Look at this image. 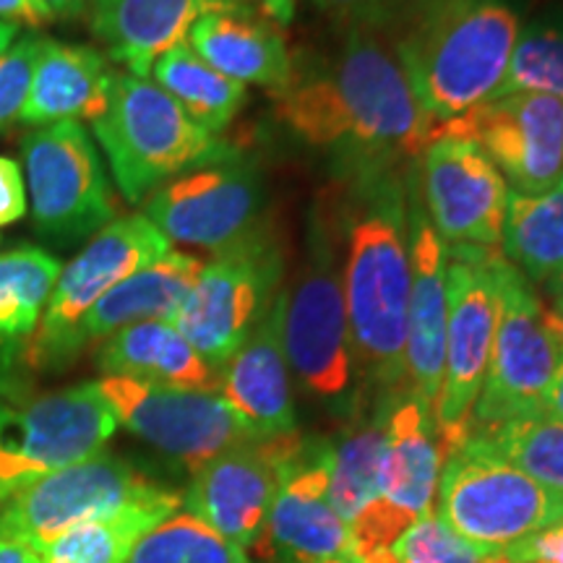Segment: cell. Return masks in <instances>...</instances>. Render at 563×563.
<instances>
[{
    "label": "cell",
    "instance_id": "obj_43",
    "mask_svg": "<svg viewBox=\"0 0 563 563\" xmlns=\"http://www.w3.org/2000/svg\"><path fill=\"white\" fill-rule=\"evenodd\" d=\"M0 563H40V553L19 540L0 538Z\"/></svg>",
    "mask_w": 563,
    "mask_h": 563
},
{
    "label": "cell",
    "instance_id": "obj_3",
    "mask_svg": "<svg viewBox=\"0 0 563 563\" xmlns=\"http://www.w3.org/2000/svg\"><path fill=\"white\" fill-rule=\"evenodd\" d=\"M511 0H410L391 26V47L433 123L501 95L517 45Z\"/></svg>",
    "mask_w": 563,
    "mask_h": 563
},
{
    "label": "cell",
    "instance_id": "obj_46",
    "mask_svg": "<svg viewBox=\"0 0 563 563\" xmlns=\"http://www.w3.org/2000/svg\"><path fill=\"white\" fill-rule=\"evenodd\" d=\"M543 412H548V415H553V418L563 420V361H561V365H559V373H555L551 389H548Z\"/></svg>",
    "mask_w": 563,
    "mask_h": 563
},
{
    "label": "cell",
    "instance_id": "obj_36",
    "mask_svg": "<svg viewBox=\"0 0 563 563\" xmlns=\"http://www.w3.org/2000/svg\"><path fill=\"white\" fill-rule=\"evenodd\" d=\"M399 563H483L485 553L449 530L433 511L422 514L391 548Z\"/></svg>",
    "mask_w": 563,
    "mask_h": 563
},
{
    "label": "cell",
    "instance_id": "obj_33",
    "mask_svg": "<svg viewBox=\"0 0 563 563\" xmlns=\"http://www.w3.org/2000/svg\"><path fill=\"white\" fill-rule=\"evenodd\" d=\"M470 435L522 470L534 483L563 496V420L534 412L506 420L488 431H470Z\"/></svg>",
    "mask_w": 563,
    "mask_h": 563
},
{
    "label": "cell",
    "instance_id": "obj_44",
    "mask_svg": "<svg viewBox=\"0 0 563 563\" xmlns=\"http://www.w3.org/2000/svg\"><path fill=\"white\" fill-rule=\"evenodd\" d=\"M55 19H79L89 11L91 0H45Z\"/></svg>",
    "mask_w": 563,
    "mask_h": 563
},
{
    "label": "cell",
    "instance_id": "obj_37",
    "mask_svg": "<svg viewBox=\"0 0 563 563\" xmlns=\"http://www.w3.org/2000/svg\"><path fill=\"white\" fill-rule=\"evenodd\" d=\"M415 514L405 511L402 506L386 501L384 496L365 504L355 517L350 519V553L355 559H368L376 551L394 548L402 534L415 525Z\"/></svg>",
    "mask_w": 563,
    "mask_h": 563
},
{
    "label": "cell",
    "instance_id": "obj_26",
    "mask_svg": "<svg viewBox=\"0 0 563 563\" xmlns=\"http://www.w3.org/2000/svg\"><path fill=\"white\" fill-rule=\"evenodd\" d=\"M441 475V446L433 412L412 394H399L389 410V443L382 470V496L422 517L433 511Z\"/></svg>",
    "mask_w": 563,
    "mask_h": 563
},
{
    "label": "cell",
    "instance_id": "obj_49",
    "mask_svg": "<svg viewBox=\"0 0 563 563\" xmlns=\"http://www.w3.org/2000/svg\"><path fill=\"white\" fill-rule=\"evenodd\" d=\"M545 287H548V290H551L553 300H563V269H561L559 274H555L553 279H548Z\"/></svg>",
    "mask_w": 563,
    "mask_h": 563
},
{
    "label": "cell",
    "instance_id": "obj_1",
    "mask_svg": "<svg viewBox=\"0 0 563 563\" xmlns=\"http://www.w3.org/2000/svg\"><path fill=\"white\" fill-rule=\"evenodd\" d=\"M274 97L279 121L344 175L405 167L435 133L384 32L344 30L332 55L295 66Z\"/></svg>",
    "mask_w": 563,
    "mask_h": 563
},
{
    "label": "cell",
    "instance_id": "obj_48",
    "mask_svg": "<svg viewBox=\"0 0 563 563\" xmlns=\"http://www.w3.org/2000/svg\"><path fill=\"white\" fill-rule=\"evenodd\" d=\"M363 563H399L397 555L391 553V548H384V551H376L368 559H363Z\"/></svg>",
    "mask_w": 563,
    "mask_h": 563
},
{
    "label": "cell",
    "instance_id": "obj_5",
    "mask_svg": "<svg viewBox=\"0 0 563 563\" xmlns=\"http://www.w3.org/2000/svg\"><path fill=\"white\" fill-rule=\"evenodd\" d=\"M342 222L334 199H321L311 211L306 253L292 285L285 287L282 342L290 373L302 389L327 402H342L352 386L347 302L342 279Z\"/></svg>",
    "mask_w": 563,
    "mask_h": 563
},
{
    "label": "cell",
    "instance_id": "obj_10",
    "mask_svg": "<svg viewBox=\"0 0 563 563\" xmlns=\"http://www.w3.org/2000/svg\"><path fill=\"white\" fill-rule=\"evenodd\" d=\"M32 220L42 235L60 245L95 238L118 220L95 141L79 121L42 125L21 141Z\"/></svg>",
    "mask_w": 563,
    "mask_h": 563
},
{
    "label": "cell",
    "instance_id": "obj_16",
    "mask_svg": "<svg viewBox=\"0 0 563 563\" xmlns=\"http://www.w3.org/2000/svg\"><path fill=\"white\" fill-rule=\"evenodd\" d=\"M264 209V178L256 162L230 159L178 175L144 201L141 214L167 241L224 251L258 228Z\"/></svg>",
    "mask_w": 563,
    "mask_h": 563
},
{
    "label": "cell",
    "instance_id": "obj_29",
    "mask_svg": "<svg viewBox=\"0 0 563 563\" xmlns=\"http://www.w3.org/2000/svg\"><path fill=\"white\" fill-rule=\"evenodd\" d=\"M498 249L530 282H548L563 269V178L543 194H509Z\"/></svg>",
    "mask_w": 563,
    "mask_h": 563
},
{
    "label": "cell",
    "instance_id": "obj_34",
    "mask_svg": "<svg viewBox=\"0 0 563 563\" xmlns=\"http://www.w3.org/2000/svg\"><path fill=\"white\" fill-rule=\"evenodd\" d=\"M511 91H534L563 102V9L540 13L519 30L501 95Z\"/></svg>",
    "mask_w": 563,
    "mask_h": 563
},
{
    "label": "cell",
    "instance_id": "obj_2",
    "mask_svg": "<svg viewBox=\"0 0 563 563\" xmlns=\"http://www.w3.org/2000/svg\"><path fill=\"white\" fill-rule=\"evenodd\" d=\"M336 196L342 222V279L352 361L382 397L407 391V308H410V194L402 167L344 175Z\"/></svg>",
    "mask_w": 563,
    "mask_h": 563
},
{
    "label": "cell",
    "instance_id": "obj_47",
    "mask_svg": "<svg viewBox=\"0 0 563 563\" xmlns=\"http://www.w3.org/2000/svg\"><path fill=\"white\" fill-rule=\"evenodd\" d=\"M16 34H19V26L0 21V55H3L13 45V42H16Z\"/></svg>",
    "mask_w": 563,
    "mask_h": 563
},
{
    "label": "cell",
    "instance_id": "obj_24",
    "mask_svg": "<svg viewBox=\"0 0 563 563\" xmlns=\"http://www.w3.org/2000/svg\"><path fill=\"white\" fill-rule=\"evenodd\" d=\"M112 74L108 58L95 47L42 37L32 89L19 121L37 129L76 118L95 123L108 110Z\"/></svg>",
    "mask_w": 563,
    "mask_h": 563
},
{
    "label": "cell",
    "instance_id": "obj_32",
    "mask_svg": "<svg viewBox=\"0 0 563 563\" xmlns=\"http://www.w3.org/2000/svg\"><path fill=\"white\" fill-rule=\"evenodd\" d=\"M60 262L42 249L0 253V347L32 336L58 285Z\"/></svg>",
    "mask_w": 563,
    "mask_h": 563
},
{
    "label": "cell",
    "instance_id": "obj_20",
    "mask_svg": "<svg viewBox=\"0 0 563 563\" xmlns=\"http://www.w3.org/2000/svg\"><path fill=\"white\" fill-rule=\"evenodd\" d=\"M285 287L241 350L222 365L220 394L258 439L295 431L290 365L282 342Z\"/></svg>",
    "mask_w": 563,
    "mask_h": 563
},
{
    "label": "cell",
    "instance_id": "obj_41",
    "mask_svg": "<svg viewBox=\"0 0 563 563\" xmlns=\"http://www.w3.org/2000/svg\"><path fill=\"white\" fill-rule=\"evenodd\" d=\"M514 555L527 561H545V563H563V519L553 525L551 530L534 534L525 543L509 548Z\"/></svg>",
    "mask_w": 563,
    "mask_h": 563
},
{
    "label": "cell",
    "instance_id": "obj_18",
    "mask_svg": "<svg viewBox=\"0 0 563 563\" xmlns=\"http://www.w3.org/2000/svg\"><path fill=\"white\" fill-rule=\"evenodd\" d=\"M418 196L446 249H498L511 188L475 144L435 136L420 157Z\"/></svg>",
    "mask_w": 563,
    "mask_h": 563
},
{
    "label": "cell",
    "instance_id": "obj_9",
    "mask_svg": "<svg viewBox=\"0 0 563 563\" xmlns=\"http://www.w3.org/2000/svg\"><path fill=\"white\" fill-rule=\"evenodd\" d=\"M498 321L488 376L470 412V431L543 412L563 361V342L543 298L517 266L498 256Z\"/></svg>",
    "mask_w": 563,
    "mask_h": 563
},
{
    "label": "cell",
    "instance_id": "obj_50",
    "mask_svg": "<svg viewBox=\"0 0 563 563\" xmlns=\"http://www.w3.org/2000/svg\"><path fill=\"white\" fill-rule=\"evenodd\" d=\"M551 316H553V323H555V332H559L561 342H563V300H555L553 302Z\"/></svg>",
    "mask_w": 563,
    "mask_h": 563
},
{
    "label": "cell",
    "instance_id": "obj_17",
    "mask_svg": "<svg viewBox=\"0 0 563 563\" xmlns=\"http://www.w3.org/2000/svg\"><path fill=\"white\" fill-rule=\"evenodd\" d=\"M302 443L298 431L253 439L201 464L183 498L188 514L245 551L262 532Z\"/></svg>",
    "mask_w": 563,
    "mask_h": 563
},
{
    "label": "cell",
    "instance_id": "obj_8",
    "mask_svg": "<svg viewBox=\"0 0 563 563\" xmlns=\"http://www.w3.org/2000/svg\"><path fill=\"white\" fill-rule=\"evenodd\" d=\"M282 277L285 243L274 228L258 224L203 266L170 323L211 368L222 371L279 298Z\"/></svg>",
    "mask_w": 563,
    "mask_h": 563
},
{
    "label": "cell",
    "instance_id": "obj_7",
    "mask_svg": "<svg viewBox=\"0 0 563 563\" xmlns=\"http://www.w3.org/2000/svg\"><path fill=\"white\" fill-rule=\"evenodd\" d=\"M433 514L481 553H501L559 525L563 496L467 433L441 460Z\"/></svg>",
    "mask_w": 563,
    "mask_h": 563
},
{
    "label": "cell",
    "instance_id": "obj_31",
    "mask_svg": "<svg viewBox=\"0 0 563 563\" xmlns=\"http://www.w3.org/2000/svg\"><path fill=\"white\" fill-rule=\"evenodd\" d=\"M154 84L165 89L201 129L222 133L249 102V89L203 63L188 42L173 47L154 63Z\"/></svg>",
    "mask_w": 563,
    "mask_h": 563
},
{
    "label": "cell",
    "instance_id": "obj_42",
    "mask_svg": "<svg viewBox=\"0 0 563 563\" xmlns=\"http://www.w3.org/2000/svg\"><path fill=\"white\" fill-rule=\"evenodd\" d=\"M0 21L13 26H45L55 21L53 11L47 9L45 0H0Z\"/></svg>",
    "mask_w": 563,
    "mask_h": 563
},
{
    "label": "cell",
    "instance_id": "obj_40",
    "mask_svg": "<svg viewBox=\"0 0 563 563\" xmlns=\"http://www.w3.org/2000/svg\"><path fill=\"white\" fill-rule=\"evenodd\" d=\"M26 180L21 178L19 165L0 157V228L19 222L26 214Z\"/></svg>",
    "mask_w": 563,
    "mask_h": 563
},
{
    "label": "cell",
    "instance_id": "obj_21",
    "mask_svg": "<svg viewBox=\"0 0 563 563\" xmlns=\"http://www.w3.org/2000/svg\"><path fill=\"white\" fill-rule=\"evenodd\" d=\"M188 45L203 63L232 81L256 84L279 95L290 87L295 60L277 21L228 3L203 13L188 32Z\"/></svg>",
    "mask_w": 563,
    "mask_h": 563
},
{
    "label": "cell",
    "instance_id": "obj_30",
    "mask_svg": "<svg viewBox=\"0 0 563 563\" xmlns=\"http://www.w3.org/2000/svg\"><path fill=\"white\" fill-rule=\"evenodd\" d=\"M397 397H382L371 418L355 426L332 443V473H329V504L350 522L365 504L382 496V470L389 443V410Z\"/></svg>",
    "mask_w": 563,
    "mask_h": 563
},
{
    "label": "cell",
    "instance_id": "obj_6",
    "mask_svg": "<svg viewBox=\"0 0 563 563\" xmlns=\"http://www.w3.org/2000/svg\"><path fill=\"white\" fill-rule=\"evenodd\" d=\"M115 428L97 382L58 391L0 382V506L42 477L100 454Z\"/></svg>",
    "mask_w": 563,
    "mask_h": 563
},
{
    "label": "cell",
    "instance_id": "obj_51",
    "mask_svg": "<svg viewBox=\"0 0 563 563\" xmlns=\"http://www.w3.org/2000/svg\"><path fill=\"white\" fill-rule=\"evenodd\" d=\"M323 563H363V561L355 559V555H352V553H342V555H336V559H329V561H323Z\"/></svg>",
    "mask_w": 563,
    "mask_h": 563
},
{
    "label": "cell",
    "instance_id": "obj_23",
    "mask_svg": "<svg viewBox=\"0 0 563 563\" xmlns=\"http://www.w3.org/2000/svg\"><path fill=\"white\" fill-rule=\"evenodd\" d=\"M201 269L203 264L199 258L170 251L159 262L131 274L121 285L104 292L76 323L74 332L63 344L60 368H66L87 344L108 340V336L133 327V323L170 321L183 298L194 287V282L199 279Z\"/></svg>",
    "mask_w": 563,
    "mask_h": 563
},
{
    "label": "cell",
    "instance_id": "obj_19",
    "mask_svg": "<svg viewBox=\"0 0 563 563\" xmlns=\"http://www.w3.org/2000/svg\"><path fill=\"white\" fill-rule=\"evenodd\" d=\"M410 308H407V394L433 412L446 361V245L418 196L410 194Z\"/></svg>",
    "mask_w": 563,
    "mask_h": 563
},
{
    "label": "cell",
    "instance_id": "obj_39",
    "mask_svg": "<svg viewBox=\"0 0 563 563\" xmlns=\"http://www.w3.org/2000/svg\"><path fill=\"white\" fill-rule=\"evenodd\" d=\"M410 0H313L323 16H329L342 30L389 32L402 16Z\"/></svg>",
    "mask_w": 563,
    "mask_h": 563
},
{
    "label": "cell",
    "instance_id": "obj_27",
    "mask_svg": "<svg viewBox=\"0 0 563 563\" xmlns=\"http://www.w3.org/2000/svg\"><path fill=\"white\" fill-rule=\"evenodd\" d=\"M251 545L262 563H323L350 553V525L332 509L329 496L282 485Z\"/></svg>",
    "mask_w": 563,
    "mask_h": 563
},
{
    "label": "cell",
    "instance_id": "obj_45",
    "mask_svg": "<svg viewBox=\"0 0 563 563\" xmlns=\"http://www.w3.org/2000/svg\"><path fill=\"white\" fill-rule=\"evenodd\" d=\"M228 3H241V0H228ZM262 3V13L269 16L277 24H287L295 11V0H258Z\"/></svg>",
    "mask_w": 563,
    "mask_h": 563
},
{
    "label": "cell",
    "instance_id": "obj_22",
    "mask_svg": "<svg viewBox=\"0 0 563 563\" xmlns=\"http://www.w3.org/2000/svg\"><path fill=\"white\" fill-rule=\"evenodd\" d=\"M222 5L228 0H91V32L102 42L104 58L150 79L154 63L183 45L203 13Z\"/></svg>",
    "mask_w": 563,
    "mask_h": 563
},
{
    "label": "cell",
    "instance_id": "obj_28",
    "mask_svg": "<svg viewBox=\"0 0 563 563\" xmlns=\"http://www.w3.org/2000/svg\"><path fill=\"white\" fill-rule=\"evenodd\" d=\"M178 506L180 496L167 488L110 517L70 527L53 543L40 548V563H125L139 540L173 517Z\"/></svg>",
    "mask_w": 563,
    "mask_h": 563
},
{
    "label": "cell",
    "instance_id": "obj_14",
    "mask_svg": "<svg viewBox=\"0 0 563 563\" xmlns=\"http://www.w3.org/2000/svg\"><path fill=\"white\" fill-rule=\"evenodd\" d=\"M435 136L475 144L514 194H543L563 178V102L511 91L435 123Z\"/></svg>",
    "mask_w": 563,
    "mask_h": 563
},
{
    "label": "cell",
    "instance_id": "obj_4",
    "mask_svg": "<svg viewBox=\"0 0 563 563\" xmlns=\"http://www.w3.org/2000/svg\"><path fill=\"white\" fill-rule=\"evenodd\" d=\"M110 162L118 191L141 203L170 183L238 154L199 123L152 79L115 70L108 110L91 123Z\"/></svg>",
    "mask_w": 563,
    "mask_h": 563
},
{
    "label": "cell",
    "instance_id": "obj_15",
    "mask_svg": "<svg viewBox=\"0 0 563 563\" xmlns=\"http://www.w3.org/2000/svg\"><path fill=\"white\" fill-rule=\"evenodd\" d=\"M167 241L144 214L118 217L108 228L97 232L79 256L60 269L58 285L47 300L40 327L34 329L26 357L34 368L58 371L63 344L84 313L102 298L104 292L121 285L162 256L170 253Z\"/></svg>",
    "mask_w": 563,
    "mask_h": 563
},
{
    "label": "cell",
    "instance_id": "obj_38",
    "mask_svg": "<svg viewBox=\"0 0 563 563\" xmlns=\"http://www.w3.org/2000/svg\"><path fill=\"white\" fill-rule=\"evenodd\" d=\"M40 45V34H24L0 55V129L21 118L32 89Z\"/></svg>",
    "mask_w": 563,
    "mask_h": 563
},
{
    "label": "cell",
    "instance_id": "obj_35",
    "mask_svg": "<svg viewBox=\"0 0 563 563\" xmlns=\"http://www.w3.org/2000/svg\"><path fill=\"white\" fill-rule=\"evenodd\" d=\"M125 563H249V559L243 548L186 511L146 532Z\"/></svg>",
    "mask_w": 563,
    "mask_h": 563
},
{
    "label": "cell",
    "instance_id": "obj_12",
    "mask_svg": "<svg viewBox=\"0 0 563 563\" xmlns=\"http://www.w3.org/2000/svg\"><path fill=\"white\" fill-rule=\"evenodd\" d=\"M165 490L131 462L100 452L42 477L11 498L0 509V538L40 551L70 527L110 517Z\"/></svg>",
    "mask_w": 563,
    "mask_h": 563
},
{
    "label": "cell",
    "instance_id": "obj_11",
    "mask_svg": "<svg viewBox=\"0 0 563 563\" xmlns=\"http://www.w3.org/2000/svg\"><path fill=\"white\" fill-rule=\"evenodd\" d=\"M498 256L501 249H446V361L433 405L435 433L467 426L488 376L498 321Z\"/></svg>",
    "mask_w": 563,
    "mask_h": 563
},
{
    "label": "cell",
    "instance_id": "obj_25",
    "mask_svg": "<svg viewBox=\"0 0 563 563\" xmlns=\"http://www.w3.org/2000/svg\"><path fill=\"white\" fill-rule=\"evenodd\" d=\"M97 368L104 376H129L170 389L220 391V371L170 321H141L108 336L97 350Z\"/></svg>",
    "mask_w": 563,
    "mask_h": 563
},
{
    "label": "cell",
    "instance_id": "obj_13",
    "mask_svg": "<svg viewBox=\"0 0 563 563\" xmlns=\"http://www.w3.org/2000/svg\"><path fill=\"white\" fill-rule=\"evenodd\" d=\"M97 384L118 422L191 470L258 439L220 391L170 389L129 376H104Z\"/></svg>",
    "mask_w": 563,
    "mask_h": 563
}]
</instances>
